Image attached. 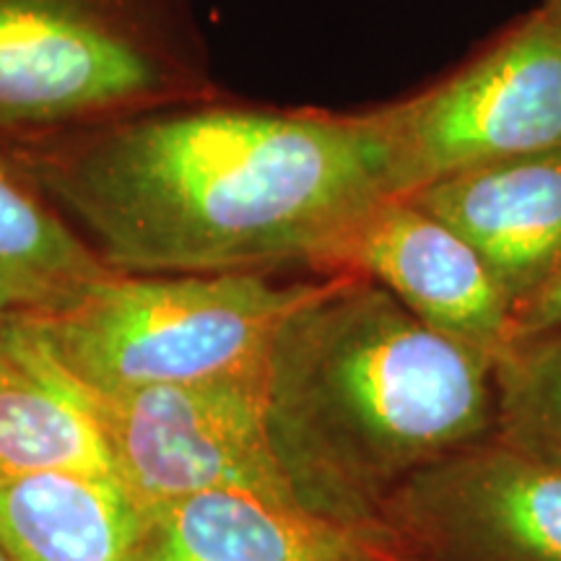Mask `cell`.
Returning a JSON list of instances; mask_svg holds the SVG:
<instances>
[{
  "mask_svg": "<svg viewBox=\"0 0 561 561\" xmlns=\"http://www.w3.org/2000/svg\"><path fill=\"white\" fill-rule=\"evenodd\" d=\"M496 437L561 468V328L517 335L494 362Z\"/></svg>",
  "mask_w": 561,
  "mask_h": 561,
  "instance_id": "14",
  "label": "cell"
},
{
  "mask_svg": "<svg viewBox=\"0 0 561 561\" xmlns=\"http://www.w3.org/2000/svg\"><path fill=\"white\" fill-rule=\"evenodd\" d=\"M146 561H416V557L388 523L341 520L252 491H203L146 510Z\"/></svg>",
  "mask_w": 561,
  "mask_h": 561,
  "instance_id": "10",
  "label": "cell"
},
{
  "mask_svg": "<svg viewBox=\"0 0 561 561\" xmlns=\"http://www.w3.org/2000/svg\"><path fill=\"white\" fill-rule=\"evenodd\" d=\"M39 473L117 479L83 385L32 320H0V486Z\"/></svg>",
  "mask_w": 561,
  "mask_h": 561,
  "instance_id": "11",
  "label": "cell"
},
{
  "mask_svg": "<svg viewBox=\"0 0 561 561\" xmlns=\"http://www.w3.org/2000/svg\"><path fill=\"white\" fill-rule=\"evenodd\" d=\"M0 543L19 561H146V510L112 476H26L0 486Z\"/></svg>",
  "mask_w": 561,
  "mask_h": 561,
  "instance_id": "12",
  "label": "cell"
},
{
  "mask_svg": "<svg viewBox=\"0 0 561 561\" xmlns=\"http://www.w3.org/2000/svg\"><path fill=\"white\" fill-rule=\"evenodd\" d=\"M382 523L416 561H561V468L491 437L405 481Z\"/></svg>",
  "mask_w": 561,
  "mask_h": 561,
  "instance_id": "7",
  "label": "cell"
},
{
  "mask_svg": "<svg viewBox=\"0 0 561 561\" xmlns=\"http://www.w3.org/2000/svg\"><path fill=\"white\" fill-rule=\"evenodd\" d=\"M112 273L0 140V320L68 310Z\"/></svg>",
  "mask_w": 561,
  "mask_h": 561,
  "instance_id": "13",
  "label": "cell"
},
{
  "mask_svg": "<svg viewBox=\"0 0 561 561\" xmlns=\"http://www.w3.org/2000/svg\"><path fill=\"white\" fill-rule=\"evenodd\" d=\"M377 112L401 193L561 146V30L533 11L445 79Z\"/></svg>",
  "mask_w": 561,
  "mask_h": 561,
  "instance_id": "5",
  "label": "cell"
},
{
  "mask_svg": "<svg viewBox=\"0 0 561 561\" xmlns=\"http://www.w3.org/2000/svg\"><path fill=\"white\" fill-rule=\"evenodd\" d=\"M0 140L117 273L335 276L356 224L401 193L377 107L219 94Z\"/></svg>",
  "mask_w": 561,
  "mask_h": 561,
  "instance_id": "1",
  "label": "cell"
},
{
  "mask_svg": "<svg viewBox=\"0 0 561 561\" xmlns=\"http://www.w3.org/2000/svg\"><path fill=\"white\" fill-rule=\"evenodd\" d=\"M325 280L112 271L68 310L32 322L91 392L224 380L268 369L280 333Z\"/></svg>",
  "mask_w": 561,
  "mask_h": 561,
  "instance_id": "3",
  "label": "cell"
},
{
  "mask_svg": "<svg viewBox=\"0 0 561 561\" xmlns=\"http://www.w3.org/2000/svg\"><path fill=\"white\" fill-rule=\"evenodd\" d=\"M87 398L117 481L140 507L203 491L301 504L273 450L265 371L130 392L87 390Z\"/></svg>",
  "mask_w": 561,
  "mask_h": 561,
  "instance_id": "6",
  "label": "cell"
},
{
  "mask_svg": "<svg viewBox=\"0 0 561 561\" xmlns=\"http://www.w3.org/2000/svg\"><path fill=\"white\" fill-rule=\"evenodd\" d=\"M551 328H561V276L517 314V335H533Z\"/></svg>",
  "mask_w": 561,
  "mask_h": 561,
  "instance_id": "15",
  "label": "cell"
},
{
  "mask_svg": "<svg viewBox=\"0 0 561 561\" xmlns=\"http://www.w3.org/2000/svg\"><path fill=\"white\" fill-rule=\"evenodd\" d=\"M335 273L382 286L413 318L489 364L517 339L515 312L479 252L405 193L388 195L356 224Z\"/></svg>",
  "mask_w": 561,
  "mask_h": 561,
  "instance_id": "8",
  "label": "cell"
},
{
  "mask_svg": "<svg viewBox=\"0 0 561 561\" xmlns=\"http://www.w3.org/2000/svg\"><path fill=\"white\" fill-rule=\"evenodd\" d=\"M541 11L561 30V0H543Z\"/></svg>",
  "mask_w": 561,
  "mask_h": 561,
  "instance_id": "16",
  "label": "cell"
},
{
  "mask_svg": "<svg viewBox=\"0 0 561 561\" xmlns=\"http://www.w3.org/2000/svg\"><path fill=\"white\" fill-rule=\"evenodd\" d=\"M276 458L305 507L382 523L405 481L496 437L494 364L335 273L294 314L265 369Z\"/></svg>",
  "mask_w": 561,
  "mask_h": 561,
  "instance_id": "2",
  "label": "cell"
},
{
  "mask_svg": "<svg viewBox=\"0 0 561 561\" xmlns=\"http://www.w3.org/2000/svg\"><path fill=\"white\" fill-rule=\"evenodd\" d=\"M405 195L479 252L515 322L561 276V146L455 172Z\"/></svg>",
  "mask_w": 561,
  "mask_h": 561,
  "instance_id": "9",
  "label": "cell"
},
{
  "mask_svg": "<svg viewBox=\"0 0 561 561\" xmlns=\"http://www.w3.org/2000/svg\"><path fill=\"white\" fill-rule=\"evenodd\" d=\"M0 561H19V559L13 557V553H11L9 549H5L3 543H0Z\"/></svg>",
  "mask_w": 561,
  "mask_h": 561,
  "instance_id": "17",
  "label": "cell"
},
{
  "mask_svg": "<svg viewBox=\"0 0 561 561\" xmlns=\"http://www.w3.org/2000/svg\"><path fill=\"white\" fill-rule=\"evenodd\" d=\"M219 94L191 0H0V136Z\"/></svg>",
  "mask_w": 561,
  "mask_h": 561,
  "instance_id": "4",
  "label": "cell"
}]
</instances>
